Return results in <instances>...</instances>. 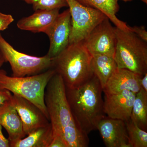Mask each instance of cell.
Wrapping results in <instances>:
<instances>
[{
    "label": "cell",
    "instance_id": "6da1fadb",
    "mask_svg": "<svg viewBox=\"0 0 147 147\" xmlns=\"http://www.w3.org/2000/svg\"><path fill=\"white\" fill-rule=\"evenodd\" d=\"M44 100L53 130L62 137L67 147H87L88 134L82 131L69 105L65 86L59 74L55 73L46 87Z\"/></svg>",
    "mask_w": 147,
    "mask_h": 147
},
{
    "label": "cell",
    "instance_id": "7a4b0ae2",
    "mask_svg": "<svg viewBox=\"0 0 147 147\" xmlns=\"http://www.w3.org/2000/svg\"><path fill=\"white\" fill-rule=\"evenodd\" d=\"M102 92L94 75L77 88L65 87L66 96L72 115L82 131L88 135L97 129L98 123L105 117Z\"/></svg>",
    "mask_w": 147,
    "mask_h": 147
},
{
    "label": "cell",
    "instance_id": "3957f363",
    "mask_svg": "<svg viewBox=\"0 0 147 147\" xmlns=\"http://www.w3.org/2000/svg\"><path fill=\"white\" fill-rule=\"evenodd\" d=\"M92 57L83 41L69 44L53 58L52 68L60 75L66 88H75L85 84L94 75L91 67Z\"/></svg>",
    "mask_w": 147,
    "mask_h": 147
},
{
    "label": "cell",
    "instance_id": "277c9868",
    "mask_svg": "<svg viewBox=\"0 0 147 147\" xmlns=\"http://www.w3.org/2000/svg\"><path fill=\"white\" fill-rule=\"evenodd\" d=\"M55 73L51 68L39 74L16 77L9 76L5 70L0 69V89L7 90L33 103L49 121L44 94L47 84Z\"/></svg>",
    "mask_w": 147,
    "mask_h": 147
},
{
    "label": "cell",
    "instance_id": "5b68a950",
    "mask_svg": "<svg viewBox=\"0 0 147 147\" xmlns=\"http://www.w3.org/2000/svg\"><path fill=\"white\" fill-rule=\"evenodd\" d=\"M114 28L117 44L114 58L118 68L144 76L147 73V42L131 31Z\"/></svg>",
    "mask_w": 147,
    "mask_h": 147
},
{
    "label": "cell",
    "instance_id": "8992f818",
    "mask_svg": "<svg viewBox=\"0 0 147 147\" xmlns=\"http://www.w3.org/2000/svg\"><path fill=\"white\" fill-rule=\"evenodd\" d=\"M0 50L11 67L12 76L16 77L39 74L53 66V59L47 55L42 57L30 56L18 52L0 34Z\"/></svg>",
    "mask_w": 147,
    "mask_h": 147
},
{
    "label": "cell",
    "instance_id": "52a82bcc",
    "mask_svg": "<svg viewBox=\"0 0 147 147\" xmlns=\"http://www.w3.org/2000/svg\"><path fill=\"white\" fill-rule=\"evenodd\" d=\"M65 1L71 15L69 44L84 41L95 27L107 17L99 9L85 6L75 0Z\"/></svg>",
    "mask_w": 147,
    "mask_h": 147
},
{
    "label": "cell",
    "instance_id": "ba28073f",
    "mask_svg": "<svg viewBox=\"0 0 147 147\" xmlns=\"http://www.w3.org/2000/svg\"><path fill=\"white\" fill-rule=\"evenodd\" d=\"M83 42L92 56L104 55L114 57L117 38L115 28L108 17L95 27Z\"/></svg>",
    "mask_w": 147,
    "mask_h": 147
},
{
    "label": "cell",
    "instance_id": "9c48e42d",
    "mask_svg": "<svg viewBox=\"0 0 147 147\" xmlns=\"http://www.w3.org/2000/svg\"><path fill=\"white\" fill-rule=\"evenodd\" d=\"M71 31V18L69 9L59 13L56 19L43 31L50 40L47 55L56 57L68 46Z\"/></svg>",
    "mask_w": 147,
    "mask_h": 147
},
{
    "label": "cell",
    "instance_id": "30bf717a",
    "mask_svg": "<svg viewBox=\"0 0 147 147\" xmlns=\"http://www.w3.org/2000/svg\"><path fill=\"white\" fill-rule=\"evenodd\" d=\"M103 112L110 118L125 121L130 118L136 94L128 90L104 92Z\"/></svg>",
    "mask_w": 147,
    "mask_h": 147
},
{
    "label": "cell",
    "instance_id": "8fae6325",
    "mask_svg": "<svg viewBox=\"0 0 147 147\" xmlns=\"http://www.w3.org/2000/svg\"><path fill=\"white\" fill-rule=\"evenodd\" d=\"M107 147H131L125 121L104 117L97 127Z\"/></svg>",
    "mask_w": 147,
    "mask_h": 147
},
{
    "label": "cell",
    "instance_id": "7c38bea8",
    "mask_svg": "<svg viewBox=\"0 0 147 147\" xmlns=\"http://www.w3.org/2000/svg\"><path fill=\"white\" fill-rule=\"evenodd\" d=\"M12 101L21 118L26 135L36 129L50 123V121L42 111L29 100L13 94Z\"/></svg>",
    "mask_w": 147,
    "mask_h": 147
},
{
    "label": "cell",
    "instance_id": "4fadbf2b",
    "mask_svg": "<svg viewBox=\"0 0 147 147\" xmlns=\"http://www.w3.org/2000/svg\"><path fill=\"white\" fill-rule=\"evenodd\" d=\"M142 77L127 69L117 68L108 80L102 92L116 93L128 90L136 94L141 90Z\"/></svg>",
    "mask_w": 147,
    "mask_h": 147
},
{
    "label": "cell",
    "instance_id": "5bb4252c",
    "mask_svg": "<svg viewBox=\"0 0 147 147\" xmlns=\"http://www.w3.org/2000/svg\"><path fill=\"white\" fill-rule=\"evenodd\" d=\"M0 124L8 133L10 146L26 136L22 121L13 105L12 98L0 107Z\"/></svg>",
    "mask_w": 147,
    "mask_h": 147
},
{
    "label": "cell",
    "instance_id": "9a60e30c",
    "mask_svg": "<svg viewBox=\"0 0 147 147\" xmlns=\"http://www.w3.org/2000/svg\"><path fill=\"white\" fill-rule=\"evenodd\" d=\"M59 9L53 10H37L30 16L24 17L17 23L20 30L34 33L43 32L59 13Z\"/></svg>",
    "mask_w": 147,
    "mask_h": 147
},
{
    "label": "cell",
    "instance_id": "2e32d148",
    "mask_svg": "<svg viewBox=\"0 0 147 147\" xmlns=\"http://www.w3.org/2000/svg\"><path fill=\"white\" fill-rule=\"evenodd\" d=\"M82 5L99 9L105 13L115 27L123 30H130L126 23L119 19L116 14L119 10L121 0H75Z\"/></svg>",
    "mask_w": 147,
    "mask_h": 147
},
{
    "label": "cell",
    "instance_id": "e0dca14e",
    "mask_svg": "<svg viewBox=\"0 0 147 147\" xmlns=\"http://www.w3.org/2000/svg\"><path fill=\"white\" fill-rule=\"evenodd\" d=\"M53 136L51 123L36 129L26 137L18 140L11 145V147H49Z\"/></svg>",
    "mask_w": 147,
    "mask_h": 147
},
{
    "label": "cell",
    "instance_id": "ac0fdd59",
    "mask_svg": "<svg viewBox=\"0 0 147 147\" xmlns=\"http://www.w3.org/2000/svg\"><path fill=\"white\" fill-rule=\"evenodd\" d=\"M91 67L94 74L98 79L102 89L118 68L114 58L104 55H93Z\"/></svg>",
    "mask_w": 147,
    "mask_h": 147
},
{
    "label": "cell",
    "instance_id": "d6986e66",
    "mask_svg": "<svg viewBox=\"0 0 147 147\" xmlns=\"http://www.w3.org/2000/svg\"><path fill=\"white\" fill-rule=\"evenodd\" d=\"M130 119L139 128L147 130V92L141 88L136 94Z\"/></svg>",
    "mask_w": 147,
    "mask_h": 147
},
{
    "label": "cell",
    "instance_id": "ffe728a7",
    "mask_svg": "<svg viewBox=\"0 0 147 147\" xmlns=\"http://www.w3.org/2000/svg\"><path fill=\"white\" fill-rule=\"evenodd\" d=\"M125 122L131 147H147V131L139 128L130 118Z\"/></svg>",
    "mask_w": 147,
    "mask_h": 147
},
{
    "label": "cell",
    "instance_id": "44dd1931",
    "mask_svg": "<svg viewBox=\"0 0 147 147\" xmlns=\"http://www.w3.org/2000/svg\"><path fill=\"white\" fill-rule=\"evenodd\" d=\"M33 10H53L68 7L65 0H33Z\"/></svg>",
    "mask_w": 147,
    "mask_h": 147
},
{
    "label": "cell",
    "instance_id": "7402d4cb",
    "mask_svg": "<svg viewBox=\"0 0 147 147\" xmlns=\"http://www.w3.org/2000/svg\"><path fill=\"white\" fill-rule=\"evenodd\" d=\"M13 21V16L10 14H5L0 12V31L7 29Z\"/></svg>",
    "mask_w": 147,
    "mask_h": 147
},
{
    "label": "cell",
    "instance_id": "603a6c76",
    "mask_svg": "<svg viewBox=\"0 0 147 147\" xmlns=\"http://www.w3.org/2000/svg\"><path fill=\"white\" fill-rule=\"evenodd\" d=\"M49 147H67V146L62 137L53 130V139L49 145Z\"/></svg>",
    "mask_w": 147,
    "mask_h": 147
},
{
    "label": "cell",
    "instance_id": "cb8c5ba5",
    "mask_svg": "<svg viewBox=\"0 0 147 147\" xmlns=\"http://www.w3.org/2000/svg\"><path fill=\"white\" fill-rule=\"evenodd\" d=\"M129 27L131 32L136 34L140 38L145 42H147V32L145 26H134L130 27L129 26Z\"/></svg>",
    "mask_w": 147,
    "mask_h": 147
},
{
    "label": "cell",
    "instance_id": "d4e9b609",
    "mask_svg": "<svg viewBox=\"0 0 147 147\" xmlns=\"http://www.w3.org/2000/svg\"><path fill=\"white\" fill-rule=\"evenodd\" d=\"M12 96L13 95L9 91L0 89V107L10 101L12 99Z\"/></svg>",
    "mask_w": 147,
    "mask_h": 147
},
{
    "label": "cell",
    "instance_id": "484cf974",
    "mask_svg": "<svg viewBox=\"0 0 147 147\" xmlns=\"http://www.w3.org/2000/svg\"><path fill=\"white\" fill-rule=\"evenodd\" d=\"M2 127V126L0 124V147H10L9 140L6 139L3 134Z\"/></svg>",
    "mask_w": 147,
    "mask_h": 147
},
{
    "label": "cell",
    "instance_id": "4316f807",
    "mask_svg": "<svg viewBox=\"0 0 147 147\" xmlns=\"http://www.w3.org/2000/svg\"><path fill=\"white\" fill-rule=\"evenodd\" d=\"M141 88L147 92V73L145 74L141 80Z\"/></svg>",
    "mask_w": 147,
    "mask_h": 147
},
{
    "label": "cell",
    "instance_id": "83f0119b",
    "mask_svg": "<svg viewBox=\"0 0 147 147\" xmlns=\"http://www.w3.org/2000/svg\"><path fill=\"white\" fill-rule=\"evenodd\" d=\"M6 62V61L5 58L3 55L2 53H1V50H0V67Z\"/></svg>",
    "mask_w": 147,
    "mask_h": 147
},
{
    "label": "cell",
    "instance_id": "f1b7e54d",
    "mask_svg": "<svg viewBox=\"0 0 147 147\" xmlns=\"http://www.w3.org/2000/svg\"><path fill=\"white\" fill-rule=\"evenodd\" d=\"M21 1H24L28 4H32L33 3V0H21Z\"/></svg>",
    "mask_w": 147,
    "mask_h": 147
},
{
    "label": "cell",
    "instance_id": "f546056e",
    "mask_svg": "<svg viewBox=\"0 0 147 147\" xmlns=\"http://www.w3.org/2000/svg\"><path fill=\"white\" fill-rule=\"evenodd\" d=\"M121 1H123L124 2H129L131 1L132 0H121ZM142 1H143V2L145 3H147V0H141Z\"/></svg>",
    "mask_w": 147,
    "mask_h": 147
}]
</instances>
